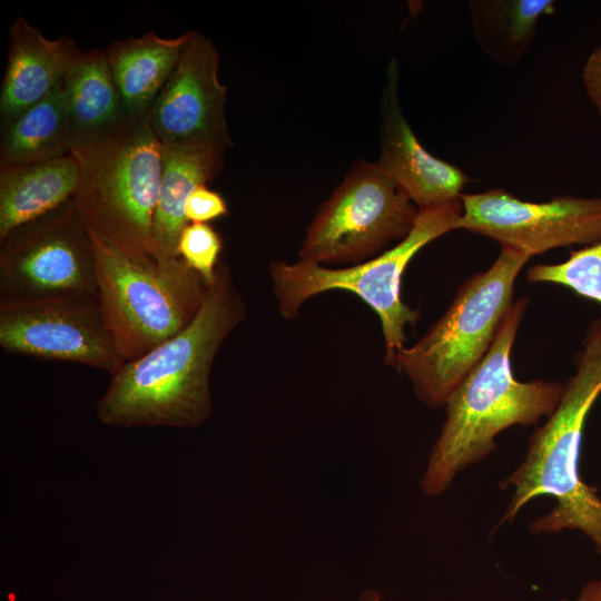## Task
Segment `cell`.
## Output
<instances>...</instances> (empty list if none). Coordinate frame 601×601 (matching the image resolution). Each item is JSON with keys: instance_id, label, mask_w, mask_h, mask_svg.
Segmentation results:
<instances>
[{"instance_id": "5", "label": "cell", "mask_w": 601, "mask_h": 601, "mask_svg": "<svg viewBox=\"0 0 601 601\" xmlns=\"http://www.w3.org/2000/svg\"><path fill=\"white\" fill-rule=\"evenodd\" d=\"M530 257L501 247L490 268L465 279L445 313L412 346H404L395 367L430 408L449 396L482 361L514 303V285Z\"/></svg>"}, {"instance_id": "8", "label": "cell", "mask_w": 601, "mask_h": 601, "mask_svg": "<svg viewBox=\"0 0 601 601\" xmlns=\"http://www.w3.org/2000/svg\"><path fill=\"white\" fill-rule=\"evenodd\" d=\"M417 207L377 165L356 161L306 228L299 259L359 264L377 256L412 229Z\"/></svg>"}, {"instance_id": "16", "label": "cell", "mask_w": 601, "mask_h": 601, "mask_svg": "<svg viewBox=\"0 0 601 601\" xmlns=\"http://www.w3.org/2000/svg\"><path fill=\"white\" fill-rule=\"evenodd\" d=\"M79 177L71 152L31 164L0 165V242L72 199Z\"/></svg>"}, {"instance_id": "11", "label": "cell", "mask_w": 601, "mask_h": 601, "mask_svg": "<svg viewBox=\"0 0 601 601\" xmlns=\"http://www.w3.org/2000/svg\"><path fill=\"white\" fill-rule=\"evenodd\" d=\"M456 229L479 234L530 258L601 239V197L559 196L535 203L504 189L462 194Z\"/></svg>"}, {"instance_id": "12", "label": "cell", "mask_w": 601, "mask_h": 601, "mask_svg": "<svg viewBox=\"0 0 601 601\" xmlns=\"http://www.w3.org/2000/svg\"><path fill=\"white\" fill-rule=\"evenodd\" d=\"M211 39L190 30L178 62L147 116L162 147L225 152L234 146L225 114L228 88L218 78Z\"/></svg>"}, {"instance_id": "1", "label": "cell", "mask_w": 601, "mask_h": 601, "mask_svg": "<svg viewBox=\"0 0 601 601\" xmlns=\"http://www.w3.org/2000/svg\"><path fill=\"white\" fill-rule=\"evenodd\" d=\"M246 318V305L220 259L203 305L180 333L126 362L97 402L111 426L197 427L211 415L210 373L217 353Z\"/></svg>"}, {"instance_id": "22", "label": "cell", "mask_w": 601, "mask_h": 601, "mask_svg": "<svg viewBox=\"0 0 601 601\" xmlns=\"http://www.w3.org/2000/svg\"><path fill=\"white\" fill-rule=\"evenodd\" d=\"M223 239L207 223H189L178 242V256L208 285L220 262Z\"/></svg>"}, {"instance_id": "6", "label": "cell", "mask_w": 601, "mask_h": 601, "mask_svg": "<svg viewBox=\"0 0 601 601\" xmlns=\"http://www.w3.org/2000/svg\"><path fill=\"white\" fill-rule=\"evenodd\" d=\"M462 211L454 205L421 209L411 231L392 248L359 264L328 267L299 259L273 260L268 266L277 309L285 319L297 317L303 304L329 290L355 294L378 316L385 342V363L395 367L405 346V326L418 319V309L403 302V274L412 258L426 245L455 230Z\"/></svg>"}, {"instance_id": "17", "label": "cell", "mask_w": 601, "mask_h": 601, "mask_svg": "<svg viewBox=\"0 0 601 601\" xmlns=\"http://www.w3.org/2000/svg\"><path fill=\"white\" fill-rule=\"evenodd\" d=\"M189 31L162 38L150 31L111 42L108 65L128 118L146 116L174 71Z\"/></svg>"}, {"instance_id": "23", "label": "cell", "mask_w": 601, "mask_h": 601, "mask_svg": "<svg viewBox=\"0 0 601 601\" xmlns=\"http://www.w3.org/2000/svg\"><path fill=\"white\" fill-rule=\"evenodd\" d=\"M228 206L226 200L206 185L197 186L185 204V217L188 223H207L226 216Z\"/></svg>"}, {"instance_id": "18", "label": "cell", "mask_w": 601, "mask_h": 601, "mask_svg": "<svg viewBox=\"0 0 601 601\" xmlns=\"http://www.w3.org/2000/svg\"><path fill=\"white\" fill-rule=\"evenodd\" d=\"M161 177L154 213L152 238L159 258L178 256V242L189 224L185 204L199 185L211 181L224 167L221 151L162 147Z\"/></svg>"}, {"instance_id": "24", "label": "cell", "mask_w": 601, "mask_h": 601, "mask_svg": "<svg viewBox=\"0 0 601 601\" xmlns=\"http://www.w3.org/2000/svg\"><path fill=\"white\" fill-rule=\"evenodd\" d=\"M582 80L588 98L601 116V46L587 58Z\"/></svg>"}, {"instance_id": "7", "label": "cell", "mask_w": 601, "mask_h": 601, "mask_svg": "<svg viewBox=\"0 0 601 601\" xmlns=\"http://www.w3.org/2000/svg\"><path fill=\"white\" fill-rule=\"evenodd\" d=\"M88 234L100 305L126 362L142 356L194 321L208 285L180 257L136 260Z\"/></svg>"}, {"instance_id": "10", "label": "cell", "mask_w": 601, "mask_h": 601, "mask_svg": "<svg viewBox=\"0 0 601 601\" xmlns=\"http://www.w3.org/2000/svg\"><path fill=\"white\" fill-rule=\"evenodd\" d=\"M0 346L12 354L115 374L125 363L98 295L0 302Z\"/></svg>"}, {"instance_id": "4", "label": "cell", "mask_w": 601, "mask_h": 601, "mask_svg": "<svg viewBox=\"0 0 601 601\" xmlns=\"http://www.w3.org/2000/svg\"><path fill=\"white\" fill-rule=\"evenodd\" d=\"M71 154L80 170L72 203L86 229L132 259H158L152 221L162 150L148 116L128 118L105 139Z\"/></svg>"}, {"instance_id": "21", "label": "cell", "mask_w": 601, "mask_h": 601, "mask_svg": "<svg viewBox=\"0 0 601 601\" xmlns=\"http://www.w3.org/2000/svg\"><path fill=\"white\" fill-rule=\"evenodd\" d=\"M526 279L530 283L564 286L601 305V239L571 250L564 262L531 266L526 272Z\"/></svg>"}, {"instance_id": "13", "label": "cell", "mask_w": 601, "mask_h": 601, "mask_svg": "<svg viewBox=\"0 0 601 601\" xmlns=\"http://www.w3.org/2000/svg\"><path fill=\"white\" fill-rule=\"evenodd\" d=\"M400 67L393 58L380 99V158L377 165L421 209L461 201L466 174L430 154L405 119L398 98Z\"/></svg>"}, {"instance_id": "15", "label": "cell", "mask_w": 601, "mask_h": 601, "mask_svg": "<svg viewBox=\"0 0 601 601\" xmlns=\"http://www.w3.org/2000/svg\"><path fill=\"white\" fill-rule=\"evenodd\" d=\"M63 88L71 150L105 139L128 119L105 49L81 51Z\"/></svg>"}, {"instance_id": "25", "label": "cell", "mask_w": 601, "mask_h": 601, "mask_svg": "<svg viewBox=\"0 0 601 601\" xmlns=\"http://www.w3.org/2000/svg\"><path fill=\"white\" fill-rule=\"evenodd\" d=\"M574 601H601V579L584 584Z\"/></svg>"}, {"instance_id": "20", "label": "cell", "mask_w": 601, "mask_h": 601, "mask_svg": "<svg viewBox=\"0 0 601 601\" xmlns=\"http://www.w3.org/2000/svg\"><path fill=\"white\" fill-rule=\"evenodd\" d=\"M71 152L63 79L41 101L3 124L0 165L49 160Z\"/></svg>"}, {"instance_id": "2", "label": "cell", "mask_w": 601, "mask_h": 601, "mask_svg": "<svg viewBox=\"0 0 601 601\" xmlns=\"http://www.w3.org/2000/svg\"><path fill=\"white\" fill-rule=\"evenodd\" d=\"M574 364L558 406L532 433L523 462L500 483L501 489H513L500 524L512 522L529 501L548 495L555 505L533 521L530 531L579 530L601 558V499L579 469L584 424L601 395V316L589 325Z\"/></svg>"}, {"instance_id": "26", "label": "cell", "mask_w": 601, "mask_h": 601, "mask_svg": "<svg viewBox=\"0 0 601 601\" xmlns=\"http://www.w3.org/2000/svg\"><path fill=\"white\" fill-rule=\"evenodd\" d=\"M382 595L375 590H366L359 598L358 601H381Z\"/></svg>"}, {"instance_id": "14", "label": "cell", "mask_w": 601, "mask_h": 601, "mask_svg": "<svg viewBox=\"0 0 601 601\" xmlns=\"http://www.w3.org/2000/svg\"><path fill=\"white\" fill-rule=\"evenodd\" d=\"M82 50L69 37L48 39L23 17L9 29V50L0 91L7 124L45 99L65 78Z\"/></svg>"}, {"instance_id": "9", "label": "cell", "mask_w": 601, "mask_h": 601, "mask_svg": "<svg viewBox=\"0 0 601 601\" xmlns=\"http://www.w3.org/2000/svg\"><path fill=\"white\" fill-rule=\"evenodd\" d=\"M98 295L89 234L72 199L0 242V302Z\"/></svg>"}, {"instance_id": "3", "label": "cell", "mask_w": 601, "mask_h": 601, "mask_svg": "<svg viewBox=\"0 0 601 601\" xmlns=\"http://www.w3.org/2000/svg\"><path fill=\"white\" fill-rule=\"evenodd\" d=\"M526 307V298L514 300L485 356L449 396L421 480L426 495L444 493L457 473L490 455L501 432L535 425L558 406L564 383L520 382L512 372L511 352Z\"/></svg>"}, {"instance_id": "19", "label": "cell", "mask_w": 601, "mask_h": 601, "mask_svg": "<svg viewBox=\"0 0 601 601\" xmlns=\"http://www.w3.org/2000/svg\"><path fill=\"white\" fill-rule=\"evenodd\" d=\"M467 6L475 41L502 67L522 59L535 38L539 20L555 11L553 0H471Z\"/></svg>"}]
</instances>
